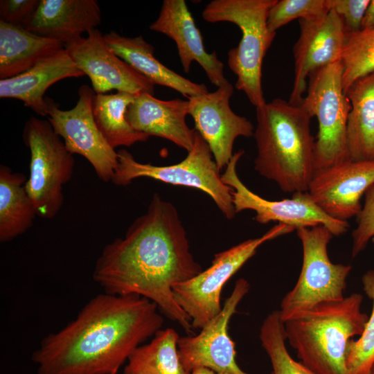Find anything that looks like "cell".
Masks as SVG:
<instances>
[{"label": "cell", "instance_id": "28", "mask_svg": "<svg viewBox=\"0 0 374 374\" xmlns=\"http://www.w3.org/2000/svg\"><path fill=\"white\" fill-rule=\"evenodd\" d=\"M259 337L271 364L269 374H315L290 355L285 344V323L278 310L273 311L264 319Z\"/></svg>", "mask_w": 374, "mask_h": 374}, {"label": "cell", "instance_id": "33", "mask_svg": "<svg viewBox=\"0 0 374 374\" xmlns=\"http://www.w3.org/2000/svg\"><path fill=\"white\" fill-rule=\"evenodd\" d=\"M371 0H327L343 21L347 34L362 30L363 19Z\"/></svg>", "mask_w": 374, "mask_h": 374}, {"label": "cell", "instance_id": "7", "mask_svg": "<svg viewBox=\"0 0 374 374\" xmlns=\"http://www.w3.org/2000/svg\"><path fill=\"white\" fill-rule=\"evenodd\" d=\"M341 62L312 73L309 76L307 95L301 104L318 121L314 176L350 161L346 134L350 103L343 88Z\"/></svg>", "mask_w": 374, "mask_h": 374}, {"label": "cell", "instance_id": "27", "mask_svg": "<svg viewBox=\"0 0 374 374\" xmlns=\"http://www.w3.org/2000/svg\"><path fill=\"white\" fill-rule=\"evenodd\" d=\"M148 344L139 346L131 355L123 374H191L179 357V336L173 328L161 329Z\"/></svg>", "mask_w": 374, "mask_h": 374}, {"label": "cell", "instance_id": "12", "mask_svg": "<svg viewBox=\"0 0 374 374\" xmlns=\"http://www.w3.org/2000/svg\"><path fill=\"white\" fill-rule=\"evenodd\" d=\"M95 91L88 85L78 90V100L72 109L62 110L53 100L47 98V119L55 132L63 139L72 154L84 157L96 175L105 182L112 180L118 166V153L99 130L93 117Z\"/></svg>", "mask_w": 374, "mask_h": 374}, {"label": "cell", "instance_id": "15", "mask_svg": "<svg viewBox=\"0 0 374 374\" xmlns=\"http://www.w3.org/2000/svg\"><path fill=\"white\" fill-rule=\"evenodd\" d=\"M233 93V87L229 82L214 91L187 99L195 130L208 145L220 170L232 158L235 139L253 136L255 130L249 120L231 109L229 102Z\"/></svg>", "mask_w": 374, "mask_h": 374}, {"label": "cell", "instance_id": "1", "mask_svg": "<svg viewBox=\"0 0 374 374\" xmlns=\"http://www.w3.org/2000/svg\"><path fill=\"white\" fill-rule=\"evenodd\" d=\"M202 270L190 251L177 210L155 193L125 236L103 248L93 279L105 293L149 299L188 335H194L191 319L175 301L172 287Z\"/></svg>", "mask_w": 374, "mask_h": 374}, {"label": "cell", "instance_id": "37", "mask_svg": "<svg viewBox=\"0 0 374 374\" xmlns=\"http://www.w3.org/2000/svg\"><path fill=\"white\" fill-rule=\"evenodd\" d=\"M368 374H374V362L373 364H372V366L369 371V373Z\"/></svg>", "mask_w": 374, "mask_h": 374}, {"label": "cell", "instance_id": "20", "mask_svg": "<svg viewBox=\"0 0 374 374\" xmlns=\"http://www.w3.org/2000/svg\"><path fill=\"white\" fill-rule=\"evenodd\" d=\"M83 75L64 48L18 75L1 79L0 98L19 100L38 115L47 117L46 90L62 79Z\"/></svg>", "mask_w": 374, "mask_h": 374}, {"label": "cell", "instance_id": "29", "mask_svg": "<svg viewBox=\"0 0 374 374\" xmlns=\"http://www.w3.org/2000/svg\"><path fill=\"white\" fill-rule=\"evenodd\" d=\"M341 63L346 93L355 80L374 71V28L346 34Z\"/></svg>", "mask_w": 374, "mask_h": 374}, {"label": "cell", "instance_id": "13", "mask_svg": "<svg viewBox=\"0 0 374 374\" xmlns=\"http://www.w3.org/2000/svg\"><path fill=\"white\" fill-rule=\"evenodd\" d=\"M249 289V283L244 278H239L215 318L197 335L179 337V355L187 371L191 373L197 368H207L218 374H249L235 361V343L228 333V326Z\"/></svg>", "mask_w": 374, "mask_h": 374}, {"label": "cell", "instance_id": "19", "mask_svg": "<svg viewBox=\"0 0 374 374\" xmlns=\"http://www.w3.org/2000/svg\"><path fill=\"white\" fill-rule=\"evenodd\" d=\"M188 100H163L142 93L128 107L126 118L136 131L165 139L189 152L196 130L188 126Z\"/></svg>", "mask_w": 374, "mask_h": 374}, {"label": "cell", "instance_id": "9", "mask_svg": "<svg viewBox=\"0 0 374 374\" xmlns=\"http://www.w3.org/2000/svg\"><path fill=\"white\" fill-rule=\"evenodd\" d=\"M303 249V262L294 287L283 297L279 313L283 322L314 306L344 298L352 267L335 264L328 253L333 235L323 225L296 230Z\"/></svg>", "mask_w": 374, "mask_h": 374}, {"label": "cell", "instance_id": "22", "mask_svg": "<svg viewBox=\"0 0 374 374\" xmlns=\"http://www.w3.org/2000/svg\"><path fill=\"white\" fill-rule=\"evenodd\" d=\"M104 39L117 56L154 84L171 88L187 98L208 91L205 84L194 82L160 62L154 55V46L142 35L129 37L112 31Z\"/></svg>", "mask_w": 374, "mask_h": 374}, {"label": "cell", "instance_id": "34", "mask_svg": "<svg viewBox=\"0 0 374 374\" xmlns=\"http://www.w3.org/2000/svg\"><path fill=\"white\" fill-rule=\"evenodd\" d=\"M39 3V0H1L0 21L26 28Z\"/></svg>", "mask_w": 374, "mask_h": 374}, {"label": "cell", "instance_id": "2", "mask_svg": "<svg viewBox=\"0 0 374 374\" xmlns=\"http://www.w3.org/2000/svg\"><path fill=\"white\" fill-rule=\"evenodd\" d=\"M163 321L148 299L104 292L91 299L63 328L44 337L32 360L37 374H118Z\"/></svg>", "mask_w": 374, "mask_h": 374}, {"label": "cell", "instance_id": "23", "mask_svg": "<svg viewBox=\"0 0 374 374\" xmlns=\"http://www.w3.org/2000/svg\"><path fill=\"white\" fill-rule=\"evenodd\" d=\"M63 48L57 40L0 21V78L18 75Z\"/></svg>", "mask_w": 374, "mask_h": 374}, {"label": "cell", "instance_id": "16", "mask_svg": "<svg viewBox=\"0 0 374 374\" xmlns=\"http://www.w3.org/2000/svg\"><path fill=\"white\" fill-rule=\"evenodd\" d=\"M299 21L300 35L293 48L294 80L288 100L293 105L302 103L312 73L341 61L347 34L342 20L332 9L321 17Z\"/></svg>", "mask_w": 374, "mask_h": 374}, {"label": "cell", "instance_id": "5", "mask_svg": "<svg viewBox=\"0 0 374 374\" xmlns=\"http://www.w3.org/2000/svg\"><path fill=\"white\" fill-rule=\"evenodd\" d=\"M276 0H213L202 13L209 23L230 22L242 33L236 47L228 52V66L236 75L235 87L256 107L265 105L262 88L264 57L276 33L267 26L270 8Z\"/></svg>", "mask_w": 374, "mask_h": 374}, {"label": "cell", "instance_id": "32", "mask_svg": "<svg viewBox=\"0 0 374 374\" xmlns=\"http://www.w3.org/2000/svg\"><path fill=\"white\" fill-rule=\"evenodd\" d=\"M357 226L352 233V257L355 258L374 238V184L365 193L364 204L357 215Z\"/></svg>", "mask_w": 374, "mask_h": 374}, {"label": "cell", "instance_id": "24", "mask_svg": "<svg viewBox=\"0 0 374 374\" xmlns=\"http://www.w3.org/2000/svg\"><path fill=\"white\" fill-rule=\"evenodd\" d=\"M346 94L350 103L346 134L349 159L374 160V71L355 80Z\"/></svg>", "mask_w": 374, "mask_h": 374}, {"label": "cell", "instance_id": "11", "mask_svg": "<svg viewBox=\"0 0 374 374\" xmlns=\"http://www.w3.org/2000/svg\"><path fill=\"white\" fill-rule=\"evenodd\" d=\"M244 152V150H239L234 153L221 175L223 183L232 188L231 195L236 213L252 210L256 213L254 220L260 224L278 222L291 226L295 230L323 225L335 236L347 231L349 223L327 215L314 202L308 191L294 193L291 198L270 201L250 190L240 179L236 170Z\"/></svg>", "mask_w": 374, "mask_h": 374}, {"label": "cell", "instance_id": "8", "mask_svg": "<svg viewBox=\"0 0 374 374\" xmlns=\"http://www.w3.org/2000/svg\"><path fill=\"white\" fill-rule=\"evenodd\" d=\"M24 144L30 154L26 190L37 215L55 217L64 204L62 186L73 175L75 159L48 119L31 116L23 130Z\"/></svg>", "mask_w": 374, "mask_h": 374}, {"label": "cell", "instance_id": "25", "mask_svg": "<svg viewBox=\"0 0 374 374\" xmlns=\"http://www.w3.org/2000/svg\"><path fill=\"white\" fill-rule=\"evenodd\" d=\"M25 175L0 166V242H10L25 233L33 224L37 212L28 196Z\"/></svg>", "mask_w": 374, "mask_h": 374}, {"label": "cell", "instance_id": "30", "mask_svg": "<svg viewBox=\"0 0 374 374\" xmlns=\"http://www.w3.org/2000/svg\"><path fill=\"white\" fill-rule=\"evenodd\" d=\"M362 284L364 292L372 301V312L359 338L351 339L348 345L347 374H368L374 362V269L364 274Z\"/></svg>", "mask_w": 374, "mask_h": 374}, {"label": "cell", "instance_id": "26", "mask_svg": "<svg viewBox=\"0 0 374 374\" xmlns=\"http://www.w3.org/2000/svg\"><path fill=\"white\" fill-rule=\"evenodd\" d=\"M136 96L124 91L96 93L93 101L95 122L108 143L115 149L146 141L150 136L136 131L126 118L128 107Z\"/></svg>", "mask_w": 374, "mask_h": 374}, {"label": "cell", "instance_id": "17", "mask_svg": "<svg viewBox=\"0 0 374 374\" xmlns=\"http://www.w3.org/2000/svg\"><path fill=\"white\" fill-rule=\"evenodd\" d=\"M374 184V160L347 161L316 174L308 192L329 216L347 221L362 210V197Z\"/></svg>", "mask_w": 374, "mask_h": 374}, {"label": "cell", "instance_id": "36", "mask_svg": "<svg viewBox=\"0 0 374 374\" xmlns=\"http://www.w3.org/2000/svg\"><path fill=\"white\" fill-rule=\"evenodd\" d=\"M191 374H218L207 368H197L192 371Z\"/></svg>", "mask_w": 374, "mask_h": 374}, {"label": "cell", "instance_id": "31", "mask_svg": "<svg viewBox=\"0 0 374 374\" xmlns=\"http://www.w3.org/2000/svg\"><path fill=\"white\" fill-rule=\"evenodd\" d=\"M327 0H276L270 8L267 26L271 33L292 20L321 17L329 12Z\"/></svg>", "mask_w": 374, "mask_h": 374}, {"label": "cell", "instance_id": "18", "mask_svg": "<svg viewBox=\"0 0 374 374\" xmlns=\"http://www.w3.org/2000/svg\"><path fill=\"white\" fill-rule=\"evenodd\" d=\"M150 29L171 38L186 73L197 62L204 70L210 82L217 87L229 83L224 74V64L215 51L208 53L202 35L184 0H164L157 19Z\"/></svg>", "mask_w": 374, "mask_h": 374}, {"label": "cell", "instance_id": "4", "mask_svg": "<svg viewBox=\"0 0 374 374\" xmlns=\"http://www.w3.org/2000/svg\"><path fill=\"white\" fill-rule=\"evenodd\" d=\"M362 301L361 294L353 293L339 301L319 303L284 322L290 345L315 374H347L348 345L362 335L368 319L362 311Z\"/></svg>", "mask_w": 374, "mask_h": 374}, {"label": "cell", "instance_id": "14", "mask_svg": "<svg viewBox=\"0 0 374 374\" xmlns=\"http://www.w3.org/2000/svg\"><path fill=\"white\" fill-rule=\"evenodd\" d=\"M76 64L91 80L96 93L113 89L137 96L154 95V84L117 56L107 46L104 35L97 29L64 45Z\"/></svg>", "mask_w": 374, "mask_h": 374}, {"label": "cell", "instance_id": "10", "mask_svg": "<svg viewBox=\"0 0 374 374\" xmlns=\"http://www.w3.org/2000/svg\"><path fill=\"white\" fill-rule=\"evenodd\" d=\"M295 229L278 223L260 237L245 240L214 256L211 266L195 277L172 287L175 301L189 316L193 329H202L222 310L221 293L226 283L263 243Z\"/></svg>", "mask_w": 374, "mask_h": 374}, {"label": "cell", "instance_id": "21", "mask_svg": "<svg viewBox=\"0 0 374 374\" xmlns=\"http://www.w3.org/2000/svg\"><path fill=\"white\" fill-rule=\"evenodd\" d=\"M100 22L101 11L96 0H39L25 28L65 45Z\"/></svg>", "mask_w": 374, "mask_h": 374}, {"label": "cell", "instance_id": "3", "mask_svg": "<svg viewBox=\"0 0 374 374\" xmlns=\"http://www.w3.org/2000/svg\"><path fill=\"white\" fill-rule=\"evenodd\" d=\"M254 169L285 193L307 192L314 177L312 116L300 105L276 98L256 108Z\"/></svg>", "mask_w": 374, "mask_h": 374}, {"label": "cell", "instance_id": "35", "mask_svg": "<svg viewBox=\"0 0 374 374\" xmlns=\"http://www.w3.org/2000/svg\"><path fill=\"white\" fill-rule=\"evenodd\" d=\"M374 28V0H371L365 12L362 29Z\"/></svg>", "mask_w": 374, "mask_h": 374}, {"label": "cell", "instance_id": "6", "mask_svg": "<svg viewBox=\"0 0 374 374\" xmlns=\"http://www.w3.org/2000/svg\"><path fill=\"white\" fill-rule=\"evenodd\" d=\"M118 153V166L112 178L116 186H127L139 177H148L175 186L199 189L213 200L228 220L236 214L232 188L221 179L211 150L196 131L192 149L181 162L170 166H154L137 161L127 150Z\"/></svg>", "mask_w": 374, "mask_h": 374}]
</instances>
